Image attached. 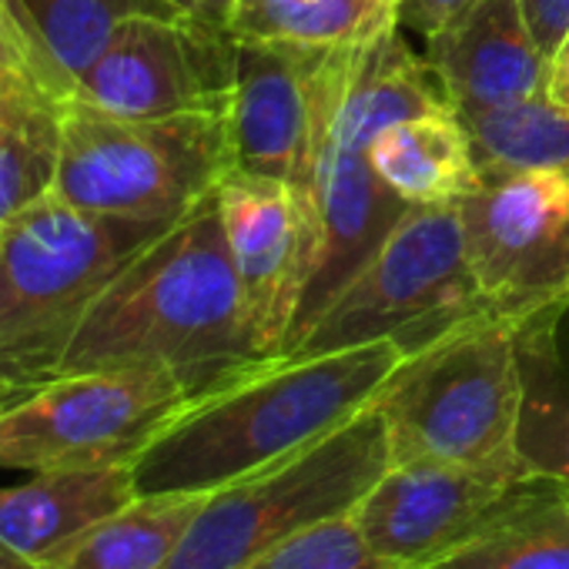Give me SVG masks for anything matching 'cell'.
Returning <instances> with one entry per match:
<instances>
[{
  "mask_svg": "<svg viewBox=\"0 0 569 569\" xmlns=\"http://www.w3.org/2000/svg\"><path fill=\"white\" fill-rule=\"evenodd\" d=\"M268 362L274 359L254 336L218 198L208 194L94 299L54 379L161 369L198 402Z\"/></svg>",
  "mask_w": 569,
  "mask_h": 569,
  "instance_id": "cell-1",
  "label": "cell"
},
{
  "mask_svg": "<svg viewBox=\"0 0 569 569\" xmlns=\"http://www.w3.org/2000/svg\"><path fill=\"white\" fill-rule=\"evenodd\" d=\"M406 352L392 342L274 359L191 402L131 462L138 496L211 492L369 409Z\"/></svg>",
  "mask_w": 569,
  "mask_h": 569,
  "instance_id": "cell-2",
  "label": "cell"
},
{
  "mask_svg": "<svg viewBox=\"0 0 569 569\" xmlns=\"http://www.w3.org/2000/svg\"><path fill=\"white\" fill-rule=\"evenodd\" d=\"M442 108H449V101L442 98L432 68L406 44L402 28H392L362 48L319 144L312 198L322 221V254L284 356L299 346L322 309L409 211V204L379 181L372 168V141L406 118Z\"/></svg>",
  "mask_w": 569,
  "mask_h": 569,
  "instance_id": "cell-3",
  "label": "cell"
},
{
  "mask_svg": "<svg viewBox=\"0 0 569 569\" xmlns=\"http://www.w3.org/2000/svg\"><path fill=\"white\" fill-rule=\"evenodd\" d=\"M171 224L48 194L0 228V376L51 382L94 299Z\"/></svg>",
  "mask_w": 569,
  "mask_h": 569,
  "instance_id": "cell-4",
  "label": "cell"
},
{
  "mask_svg": "<svg viewBox=\"0 0 569 569\" xmlns=\"http://www.w3.org/2000/svg\"><path fill=\"white\" fill-rule=\"evenodd\" d=\"M392 462H449L496 479H529L519 459V326L482 312L406 356L376 399Z\"/></svg>",
  "mask_w": 569,
  "mask_h": 569,
  "instance_id": "cell-5",
  "label": "cell"
},
{
  "mask_svg": "<svg viewBox=\"0 0 569 569\" xmlns=\"http://www.w3.org/2000/svg\"><path fill=\"white\" fill-rule=\"evenodd\" d=\"M389 462V429L372 402L306 449L204 492L161 569H244L296 532L346 516Z\"/></svg>",
  "mask_w": 569,
  "mask_h": 569,
  "instance_id": "cell-6",
  "label": "cell"
},
{
  "mask_svg": "<svg viewBox=\"0 0 569 569\" xmlns=\"http://www.w3.org/2000/svg\"><path fill=\"white\" fill-rule=\"evenodd\" d=\"M482 312L492 309L479 296L466 261L459 204H416L289 356H319L382 339L412 356Z\"/></svg>",
  "mask_w": 569,
  "mask_h": 569,
  "instance_id": "cell-7",
  "label": "cell"
},
{
  "mask_svg": "<svg viewBox=\"0 0 569 569\" xmlns=\"http://www.w3.org/2000/svg\"><path fill=\"white\" fill-rule=\"evenodd\" d=\"M231 171L224 114L114 118L64 104L54 194L74 208L178 221Z\"/></svg>",
  "mask_w": 569,
  "mask_h": 569,
  "instance_id": "cell-8",
  "label": "cell"
},
{
  "mask_svg": "<svg viewBox=\"0 0 569 569\" xmlns=\"http://www.w3.org/2000/svg\"><path fill=\"white\" fill-rule=\"evenodd\" d=\"M191 402L161 369L58 376L0 416V469L131 466Z\"/></svg>",
  "mask_w": 569,
  "mask_h": 569,
  "instance_id": "cell-9",
  "label": "cell"
},
{
  "mask_svg": "<svg viewBox=\"0 0 569 569\" xmlns=\"http://www.w3.org/2000/svg\"><path fill=\"white\" fill-rule=\"evenodd\" d=\"M362 48L234 38V81L224 111L231 171L312 191L322 134Z\"/></svg>",
  "mask_w": 569,
  "mask_h": 569,
  "instance_id": "cell-10",
  "label": "cell"
},
{
  "mask_svg": "<svg viewBox=\"0 0 569 569\" xmlns=\"http://www.w3.org/2000/svg\"><path fill=\"white\" fill-rule=\"evenodd\" d=\"M459 214L469 271L496 316L526 326L569 309V171L482 174Z\"/></svg>",
  "mask_w": 569,
  "mask_h": 569,
  "instance_id": "cell-11",
  "label": "cell"
},
{
  "mask_svg": "<svg viewBox=\"0 0 569 569\" xmlns=\"http://www.w3.org/2000/svg\"><path fill=\"white\" fill-rule=\"evenodd\" d=\"M234 34L178 14H131L81 74L71 104L114 118L224 114Z\"/></svg>",
  "mask_w": 569,
  "mask_h": 569,
  "instance_id": "cell-12",
  "label": "cell"
},
{
  "mask_svg": "<svg viewBox=\"0 0 569 569\" xmlns=\"http://www.w3.org/2000/svg\"><path fill=\"white\" fill-rule=\"evenodd\" d=\"M228 251L268 359H281L322 254V221L309 188L228 171L214 191Z\"/></svg>",
  "mask_w": 569,
  "mask_h": 569,
  "instance_id": "cell-13",
  "label": "cell"
},
{
  "mask_svg": "<svg viewBox=\"0 0 569 569\" xmlns=\"http://www.w3.org/2000/svg\"><path fill=\"white\" fill-rule=\"evenodd\" d=\"M516 486L449 462H389L349 516L379 559L426 569L466 542Z\"/></svg>",
  "mask_w": 569,
  "mask_h": 569,
  "instance_id": "cell-14",
  "label": "cell"
},
{
  "mask_svg": "<svg viewBox=\"0 0 569 569\" xmlns=\"http://www.w3.org/2000/svg\"><path fill=\"white\" fill-rule=\"evenodd\" d=\"M426 64L462 121L546 98L549 58L539 51L519 0H479L426 41Z\"/></svg>",
  "mask_w": 569,
  "mask_h": 569,
  "instance_id": "cell-15",
  "label": "cell"
},
{
  "mask_svg": "<svg viewBox=\"0 0 569 569\" xmlns=\"http://www.w3.org/2000/svg\"><path fill=\"white\" fill-rule=\"evenodd\" d=\"M131 499H138L131 466L41 469L18 486H0V539L44 569Z\"/></svg>",
  "mask_w": 569,
  "mask_h": 569,
  "instance_id": "cell-16",
  "label": "cell"
},
{
  "mask_svg": "<svg viewBox=\"0 0 569 569\" xmlns=\"http://www.w3.org/2000/svg\"><path fill=\"white\" fill-rule=\"evenodd\" d=\"M131 14H171L161 0H0L14 61L48 94L71 104L81 74Z\"/></svg>",
  "mask_w": 569,
  "mask_h": 569,
  "instance_id": "cell-17",
  "label": "cell"
},
{
  "mask_svg": "<svg viewBox=\"0 0 569 569\" xmlns=\"http://www.w3.org/2000/svg\"><path fill=\"white\" fill-rule=\"evenodd\" d=\"M372 168L409 208L459 204L482 184L469 124L452 108L386 128L372 141Z\"/></svg>",
  "mask_w": 569,
  "mask_h": 569,
  "instance_id": "cell-18",
  "label": "cell"
},
{
  "mask_svg": "<svg viewBox=\"0 0 569 569\" xmlns=\"http://www.w3.org/2000/svg\"><path fill=\"white\" fill-rule=\"evenodd\" d=\"M64 104L18 64H0V228L54 194Z\"/></svg>",
  "mask_w": 569,
  "mask_h": 569,
  "instance_id": "cell-19",
  "label": "cell"
},
{
  "mask_svg": "<svg viewBox=\"0 0 569 569\" xmlns=\"http://www.w3.org/2000/svg\"><path fill=\"white\" fill-rule=\"evenodd\" d=\"M426 569H569L566 489L546 479L519 482L466 542Z\"/></svg>",
  "mask_w": 569,
  "mask_h": 569,
  "instance_id": "cell-20",
  "label": "cell"
},
{
  "mask_svg": "<svg viewBox=\"0 0 569 569\" xmlns=\"http://www.w3.org/2000/svg\"><path fill=\"white\" fill-rule=\"evenodd\" d=\"M201 502L204 492L138 496L91 526L44 569H161Z\"/></svg>",
  "mask_w": 569,
  "mask_h": 569,
  "instance_id": "cell-21",
  "label": "cell"
},
{
  "mask_svg": "<svg viewBox=\"0 0 569 569\" xmlns=\"http://www.w3.org/2000/svg\"><path fill=\"white\" fill-rule=\"evenodd\" d=\"M402 0H238L231 34L362 48L399 28Z\"/></svg>",
  "mask_w": 569,
  "mask_h": 569,
  "instance_id": "cell-22",
  "label": "cell"
},
{
  "mask_svg": "<svg viewBox=\"0 0 569 569\" xmlns=\"http://www.w3.org/2000/svg\"><path fill=\"white\" fill-rule=\"evenodd\" d=\"M472 151L482 174L562 168L569 171V111L546 98L469 118Z\"/></svg>",
  "mask_w": 569,
  "mask_h": 569,
  "instance_id": "cell-23",
  "label": "cell"
},
{
  "mask_svg": "<svg viewBox=\"0 0 569 569\" xmlns=\"http://www.w3.org/2000/svg\"><path fill=\"white\" fill-rule=\"evenodd\" d=\"M244 569H396L379 559L359 536L352 516H336L316 522L292 539L278 542Z\"/></svg>",
  "mask_w": 569,
  "mask_h": 569,
  "instance_id": "cell-24",
  "label": "cell"
},
{
  "mask_svg": "<svg viewBox=\"0 0 569 569\" xmlns=\"http://www.w3.org/2000/svg\"><path fill=\"white\" fill-rule=\"evenodd\" d=\"M479 0H402L399 4V28L416 31L419 38H436L449 24H456Z\"/></svg>",
  "mask_w": 569,
  "mask_h": 569,
  "instance_id": "cell-25",
  "label": "cell"
},
{
  "mask_svg": "<svg viewBox=\"0 0 569 569\" xmlns=\"http://www.w3.org/2000/svg\"><path fill=\"white\" fill-rule=\"evenodd\" d=\"M519 8L539 51L552 58L562 38L569 34V0H519Z\"/></svg>",
  "mask_w": 569,
  "mask_h": 569,
  "instance_id": "cell-26",
  "label": "cell"
},
{
  "mask_svg": "<svg viewBox=\"0 0 569 569\" xmlns=\"http://www.w3.org/2000/svg\"><path fill=\"white\" fill-rule=\"evenodd\" d=\"M161 4L178 14V18H188L201 28H211V31H228L231 34V21H234V8L238 0H161Z\"/></svg>",
  "mask_w": 569,
  "mask_h": 569,
  "instance_id": "cell-27",
  "label": "cell"
},
{
  "mask_svg": "<svg viewBox=\"0 0 569 569\" xmlns=\"http://www.w3.org/2000/svg\"><path fill=\"white\" fill-rule=\"evenodd\" d=\"M546 101L556 108L569 111V34L549 58V74H546Z\"/></svg>",
  "mask_w": 569,
  "mask_h": 569,
  "instance_id": "cell-28",
  "label": "cell"
},
{
  "mask_svg": "<svg viewBox=\"0 0 569 569\" xmlns=\"http://www.w3.org/2000/svg\"><path fill=\"white\" fill-rule=\"evenodd\" d=\"M34 392V386H24V382H14L8 376H0V416H4L8 409H14L21 399H28Z\"/></svg>",
  "mask_w": 569,
  "mask_h": 569,
  "instance_id": "cell-29",
  "label": "cell"
},
{
  "mask_svg": "<svg viewBox=\"0 0 569 569\" xmlns=\"http://www.w3.org/2000/svg\"><path fill=\"white\" fill-rule=\"evenodd\" d=\"M0 569H41L31 559H24L21 552H14L4 539H0Z\"/></svg>",
  "mask_w": 569,
  "mask_h": 569,
  "instance_id": "cell-30",
  "label": "cell"
},
{
  "mask_svg": "<svg viewBox=\"0 0 569 569\" xmlns=\"http://www.w3.org/2000/svg\"><path fill=\"white\" fill-rule=\"evenodd\" d=\"M0 64H18L14 61V51H11V41L4 34V24H0Z\"/></svg>",
  "mask_w": 569,
  "mask_h": 569,
  "instance_id": "cell-31",
  "label": "cell"
},
{
  "mask_svg": "<svg viewBox=\"0 0 569 569\" xmlns=\"http://www.w3.org/2000/svg\"><path fill=\"white\" fill-rule=\"evenodd\" d=\"M566 496H569V489H566Z\"/></svg>",
  "mask_w": 569,
  "mask_h": 569,
  "instance_id": "cell-32",
  "label": "cell"
}]
</instances>
